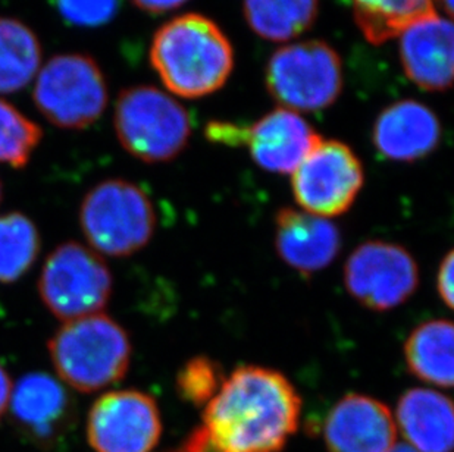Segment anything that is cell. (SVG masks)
<instances>
[{"label": "cell", "mask_w": 454, "mask_h": 452, "mask_svg": "<svg viewBox=\"0 0 454 452\" xmlns=\"http://www.w3.org/2000/svg\"><path fill=\"white\" fill-rule=\"evenodd\" d=\"M301 400L281 371L240 366L205 406L202 431L221 452H279L294 435Z\"/></svg>", "instance_id": "1"}, {"label": "cell", "mask_w": 454, "mask_h": 452, "mask_svg": "<svg viewBox=\"0 0 454 452\" xmlns=\"http://www.w3.org/2000/svg\"><path fill=\"white\" fill-rule=\"evenodd\" d=\"M149 58L167 90L183 98H200L218 91L234 69L231 42L200 13H185L159 27Z\"/></svg>", "instance_id": "2"}, {"label": "cell", "mask_w": 454, "mask_h": 452, "mask_svg": "<svg viewBox=\"0 0 454 452\" xmlns=\"http://www.w3.org/2000/svg\"><path fill=\"white\" fill-rule=\"evenodd\" d=\"M62 384L91 394L120 382L131 364L133 344L122 324L98 313L64 322L48 342Z\"/></svg>", "instance_id": "3"}, {"label": "cell", "mask_w": 454, "mask_h": 452, "mask_svg": "<svg viewBox=\"0 0 454 452\" xmlns=\"http://www.w3.org/2000/svg\"><path fill=\"white\" fill-rule=\"evenodd\" d=\"M78 219L91 250L103 256H133L151 243L156 230L151 197L137 183L121 178L91 187Z\"/></svg>", "instance_id": "4"}, {"label": "cell", "mask_w": 454, "mask_h": 452, "mask_svg": "<svg viewBox=\"0 0 454 452\" xmlns=\"http://www.w3.org/2000/svg\"><path fill=\"white\" fill-rule=\"evenodd\" d=\"M114 129L122 149L145 163L178 158L192 136L181 103L153 86H134L116 97Z\"/></svg>", "instance_id": "5"}, {"label": "cell", "mask_w": 454, "mask_h": 452, "mask_svg": "<svg viewBox=\"0 0 454 452\" xmlns=\"http://www.w3.org/2000/svg\"><path fill=\"white\" fill-rule=\"evenodd\" d=\"M33 102L58 129H89L106 111V77L93 56L60 53L35 75Z\"/></svg>", "instance_id": "6"}, {"label": "cell", "mask_w": 454, "mask_h": 452, "mask_svg": "<svg viewBox=\"0 0 454 452\" xmlns=\"http://www.w3.org/2000/svg\"><path fill=\"white\" fill-rule=\"evenodd\" d=\"M265 82L279 107L296 113L324 111L343 91V62L334 47L321 40L288 44L270 56Z\"/></svg>", "instance_id": "7"}, {"label": "cell", "mask_w": 454, "mask_h": 452, "mask_svg": "<svg viewBox=\"0 0 454 452\" xmlns=\"http://www.w3.org/2000/svg\"><path fill=\"white\" fill-rule=\"evenodd\" d=\"M37 290L44 308L56 319L69 322L102 312L111 301L114 277L100 254L67 241L44 261Z\"/></svg>", "instance_id": "8"}, {"label": "cell", "mask_w": 454, "mask_h": 452, "mask_svg": "<svg viewBox=\"0 0 454 452\" xmlns=\"http://www.w3.org/2000/svg\"><path fill=\"white\" fill-rule=\"evenodd\" d=\"M364 183V165L352 147L339 140L321 138L292 174L297 205L326 219L348 212Z\"/></svg>", "instance_id": "9"}, {"label": "cell", "mask_w": 454, "mask_h": 452, "mask_svg": "<svg viewBox=\"0 0 454 452\" xmlns=\"http://www.w3.org/2000/svg\"><path fill=\"white\" fill-rule=\"evenodd\" d=\"M206 136L219 144L245 145L257 167L281 175L293 174L322 138L301 113L284 107L247 127L214 121L206 125Z\"/></svg>", "instance_id": "10"}, {"label": "cell", "mask_w": 454, "mask_h": 452, "mask_svg": "<svg viewBox=\"0 0 454 452\" xmlns=\"http://www.w3.org/2000/svg\"><path fill=\"white\" fill-rule=\"evenodd\" d=\"M343 277L346 290L357 303L373 312H390L415 294L419 268L403 245L372 239L353 250Z\"/></svg>", "instance_id": "11"}, {"label": "cell", "mask_w": 454, "mask_h": 452, "mask_svg": "<svg viewBox=\"0 0 454 452\" xmlns=\"http://www.w3.org/2000/svg\"><path fill=\"white\" fill-rule=\"evenodd\" d=\"M86 435L96 452H152L162 435L158 402L138 389L103 394L89 411Z\"/></svg>", "instance_id": "12"}, {"label": "cell", "mask_w": 454, "mask_h": 452, "mask_svg": "<svg viewBox=\"0 0 454 452\" xmlns=\"http://www.w3.org/2000/svg\"><path fill=\"white\" fill-rule=\"evenodd\" d=\"M11 418L22 436L39 447L64 440L75 420V401L55 376L31 371L12 386Z\"/></svg>", "instance_id": "13"}, {"label": "cell", "mask_w": 454, "mask_h": 452, "mask_svg": "<svg viewBox=\"0 0 454 452\" xmlns=\"http://www.w3.org/2000/svg\"><path fill=\"white\" fill-rule=\"evenodd\" d=\"M395 438L391 409L364 394L344 395L324 423V440L330 452H390Z\"/></svg>", "instance_id": "14"}, {"label": "cell", "mask_w": 454, "mask_h": 452, "mask_svg": "<svg viewBox=\"0 0 454 452\" xmlns=\"http://www.w3.org/2000/svg\"><path fill=\"white\" fill-rule=\"evenodd\" d=\"M343 238L330 219L294 207L275 216V248L279 259L301 275L326 269L339 257Z\"/></svg>", "instance_id": "15"}, {"label": "cell", "mask_w": 454, "mask_h": 452, "mask_svg": "<svg viewBox=\"0 0 454 452\" xmlns=\"http://www.w3.org/2000/svg\"><path fill=\"white\" fill-rule=\"evenodd\" d=\"M400 60L411 82L425 91H446L453 82V24L438 12L402 31Z\"/></svg>", "instance_id": "16"}, {"label": "cell", "mask_w": 454, "mask_h": 452, "mask_svg": "<svg viewBox=\"0 0 454 452\" xmlns=\"http://www.w3.org/2000/svg\"><path fill=\"white\" fill-rule=\"evenodd\" d=\"M442 124L433 109L416 100H400L378 115L372 143L393 162H418L434 153L442 141Z\"/></svg>", "instance_id": "17"}, {"label": "cell", "mask_w": 454, "mask_h": 452, "mask_svg": "<svg viewBox=\"0 0 454 452\" xmlns=\"http://www.w3.org/2000/svg\"><path fill=\"white\" fill-rule=\"evenodd\" d=\"M407 445L416 452H451L454 413L450 398L435 389H409L395 411Z\"/></svg>", "instance_id": "18"}, {"label": "cell", "mask_w": 454, "mask_h": 452, "mask_svg": "<svg viewBox=\"0 0 454 452\" xmlns=\"http://www.w3.org/2000/svg\"><path fill=\"white\" fill-rule=\"evenodd\" d=\"M454 329L450 320H428L411 331L404 360L411 375L438 388L453 386Z\"/></svg>", "instance_id": "19"}, {"label": "cell", "mask_w": 454, "mask_h": 452, "mask_svg": "<svg viewBox=\"0 0 454 452\" xmlns=\"http://www.w3.org/2000/svg\"><path fill=\"white\" fill-rule=\"evenodd\" d=\"M42 43L35 30L12 17H0V94L24 90L42 65Z\"/></svg>", "instance_id": "20"}, {"label": "cell", "mask_w": 454, "mask_h": 452, "mask_svg": "<svg viewBox=\"0 0 454 452\" xmlns=\"http://www.w3.org/2000/svg\"><path fill=\"white\" fill-rule=\"evenodd\" d=\"M243 11L254 35L270 42H287L313 26L319 0H245Z\"/></svg>", "instance_id": "21"}, {"label": "cell", "mask_w": 454, "mask_h": 452, "mask_svg": "<svg viewBox=\"0 0 454 452\" xmlns=\"http://www.w3.org/2000/svg\"><path fill=\"white\" fill-rule=\"evenodd\" d=\"M355 21L369 43L399 37L413 22L438 12L433 0H348Z\"/></svg>", "instance_id": "22"}, {"label": "cell", "mask_w": 454, "mask_h": 452, "mask_svg": "<svg viewBox=\"0 0 454 452\" xmlns=\"http://www.w3.org/2000/svg\"><path fill=\"white\" fill-rule=\"evenodd\" d=\"M39 228L21 212L0 214V284H13L39 259Z\"/></svg>", "instance_id": "23"}, {"label": "cell", "mask_w": 454, "mask_h": 452, "mask_svg": "<svg viewBox=\"0 0 454 452\" xmlns=\"http://www.w3.org/2000/svg\"><path fill=\"white\" fill-rule=\"evenodd\" d=\"M43 131L12 103L0 98V163L22 169L30 163Z\"/></svg>", "instance_id": "24"}, {"label": "cell", "mask_w": 454, "mask_h": 452, "mask_svg": "<svg viewBox=\"0 0 454 452\" xmlns=\"http://www.w3.org/2000/svg\"><path fill=\"white\" fill-rule=\"evenodd\" d=\"M225 376L218 362L209 357H193L176 375V391L184 401L206 406L218 393Z\"/></svg>", "instance_id": "25"}, {"label": "cell", "mask_w": 454, "mask_h": 452, "mask_svg": "<svg viewBox=\"0 0 454 452\" xmlns=\"http://www.w3.org/2000/svg\"><path fill=\"white\" fill-rule=\"evenodd\" d=\"M124 0H51L58 17L74 28H100L111 24Z\"/></svg>", "instance_id": "26"}, {"label": "cell", "mask_w": 454, "mask_h": 452, "mask_svg": "<svg viewBox=\"0 0 454 452\" xmlns=\"http://www.w3.org/2000/svg\"><path fill=\"white\" fill-rule=\"evenodd\" d=\"M453 275H454V254L449 252L442 259L437 272V291L442 303L447 308H453Z\"/></svg>", "instance_id": "27"}, {"label": "cell", "mask_w": 454, "mask_h": 452, "mask_svg": "<svg viewBox=\"0 0 454 452\" xmlns=\"http://www.w3.org/2000/svg\"><path fill=\"white\" fill-rule=\"evenodd\" d=\"M131 2L143 12L160 15V13L171 12L174 9L180 8L189 0H131Z\"/></svg>", "instance_id": "28"}, {"label": "cell", "mask_w": 454, "mask_h": 452, "mask_svg": "<svg viewBox=\"0 0 454 452\" xmlns=\"http://www.w3.org/2000/svg\"><path fill=\"white\" fill-rule=\"evenodd\" d=\"M174 452H221L215 448L214 445L210 444L202 427L194 431L192 435L187 438L184 444L181 445L180 448L176 449Z\"/></svg>", "instance_id": "29"}, {"label": "cell", "mask_w": 454, "mask_h": 452, "mask_svg": "<svg viewBox=\"0 0 454 452\" xmlns=\"http://www.w3.org/2000/svg\"><path fill=\"white\" fill-rule=\"evenodd\" d=\"M12 380L8 371L0 364V420L4 417L9 407V400L12 394Z\"/></svg>", "instance_id": "30"}, {"label": "cell", "mask_w": 454, "mask_h": 452, "mask_svg": "<svg viewBox=\"0 0 454 452\" xmlns=\"http://www.w3.org/2000/svg\"><path fill=\"white\" fill-rule=\"evenodd\" d=\"M434 4H435V8L440 6V8L444 11L446 13V17L450 19L453 17V0H433Z\"/></svg>", "instance_id": "31"}, {"label": "cell", "mask_w": 454, "mask_h": 452, "mask_svg": "<svg viewBox=\"0 0 454 452\" xmlns=\"http://www.w3.org/2000/svg\"><path fill=\"white\" fill-rule=\"evenodd\" d=\"M390 452H416L415 449L407 444H395Z\"/></svg>", "instance_id": "32"}, {"label": "cell", "mask_w": 454, "mask_h": 452, "mask_svg": "<svg viewBox=\"0 0 454 452\" xmlns=\"http://www.w3.org/2000/svg\"><path fill=\"white\" fill-rule=\"evenodd\" d=\"M2 197H4V187H2V181H0V201H2Z\"/></svg>", "instance_id": "33"}]
</instances>
